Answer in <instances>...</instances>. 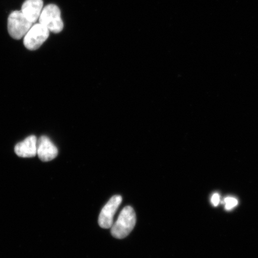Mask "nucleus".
Segmentation results:
<instances>
[{"label":"nucleus","mask_w":258,"mask_h":258,"mask_svg":"<svg viewBox=\"0 0 258 258\" xmlns=\"http://www.w3.org/2000/svg\"><path fill=\"white\" fill-rule=\"evenodd\" d=\"M137 222L136 214L131 206L122 209L117 220L111 227L112 236L122 239L126 237L133 230Z\"/></svg>","instance_id":"nucleus-1"},{"label":"nucleus","mask_w":258,"mask_h":258,"mask_svg":"<svg viewBox=\"0 0 258 258\" xmlns=\"http://www.w3.org/2000/svg\"><path fill=\"white\" fill-rule=\"evenodd\" d=\"M60 15L59 8L55 5L50 4L43 8L38 20L39 23L46 27L50 32L57 34L63 28Z\"/></svg>","instance_id":"nucleus-2"},{"label":"nucleus","mask_w":258,"mask_h":258,"mask_svg":"<svg viewBox=\"0 0 258 258\" xmlns=\"http://www.w3.org/2000/svg\"><path fill=\"white\" fill-rule=\"evenodd\" d=\"M32 24L21 11L11 13L8 18V28L9 35L16 40H20L27 33Z\"/></svg>","instance_id":"nucleus-3"},{"label":"nucleus","mask_w":258,"mask_h":258,"mask_svg":"<svg viewBox=\"0 0 258 258\" xmlns=\"http://www.w3.org/2000/svg\"><path fill=\"white\" fill-rule=\"evenodd\" d=\"M50 31L46 27L40 23L35 24L25 35L24 46L30 50H37L47 40Z\"/></svg>","instance_id":"nucleus-4"},{"label":"nucleus","mask_w":258,"mask_h":258,"mask_svg":"<svg viewBox=\"0 0 258 258\" xmlns=\"http://www.w3.org/2000/svg\"><path fill=\"white\" fill-rule=\"evenodd\" d=\"M122 202L121 196H112L100 213L99 225L102 228L108 229L114 224V217Z\"/></svg>","instance_id":"nucleus-5"},{"label":"nucleus","mask_w":258,"mask_h":258,"mask_svg":"<svg viewBox=\"0 0 258 258\" xmlns=\"http://www.w3.org/2000/svg\"><path fill=\"white\" fill-rule=\"evenodd\" d=\"M37 154L41 161L46 162L55 159L58 154V150L49 138L42 136L37 139Z\"/></svg>","instance_id":"nucleus-6"},{"label":"nucleus","mask_w":258,"mask_h":258,"mask_svg":"<svg viewBox=\"0 0 258 258\" xmlns=\"http://www.w3.org/2000/svg\"><path fill=\"white\" fill-rule=\"evenodd\" d=\"M43 5V0H26L22 6L21 12L28 20L34 24L39 19Z\"/></svg>","instance_id":"nucleus-7"},{"label":"nucleus","mask_w":258,"mask_h":258,"mask_svg":"<svg viewBox=\"0 0 258 258\" xmlns=\"http://www.w3.org/2000/svg\"><path fill=\"white\" fill-rule=\"evenodd\" d=\"M37 138L34 135H31L16 145L15 153L21 157H34L37 154Z\"/></svg>","instance_id":"nucleus-8"},{"label":"nucleus","mask_w":258,"mask_h":258,"mask_svg":"<svg viewBox=\"0 0 258 258\" xmlns=\"http://www.w3.org/2000/svg\"><path fill=\"white\" fill-rule=\"evenodd\" d=\"M224 203L225 204V208L227 211H231L237 206L238 201L236 199L234 198H227L224 199Z\"/></svg>","instance_id":"nucleus-9"},{"label":"nucleus","mask_w":258,"mask_h":258,"mask_svg":"<svg viewBox=\"0 0 258 258\" xmlns=\"http://www.w3.org/2000/svg\"><path fill=\"white\" fill-rule=\"evenodd\" d=\"M211 202L212 205L214 206H217L219 204V202H220V196H219L218 194L215 193L212 196Z\"/></svg>","instance_id":"nucleus-10"}]
</instances>
